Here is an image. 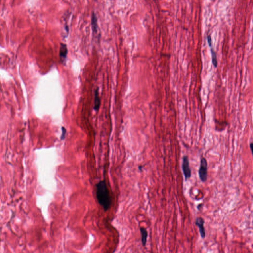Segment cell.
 I'll use <instances>...</instances> for the list:
<instances>
[{
	"mask_svg": "<svg viewBox=\"0 0 253 253\" xmlns=\"http://www.w3.org/2000/svg\"><path fill=\"white\" fill-rule=\"evenodd\" d=\"M96 194L99 204L105 211L110 208L111 200L105 181H99L96 185Z\"/></svg>",
	"mask_w": 253,
	"mask_h": 253,
	"instance_id": "6da1fadb",
	"label": "cell"
},
{
	"mask_svg": "<svg viewBox=\"0 0 253 253\" xmlns=\"http://www.w3.org/2000/svg\"><path fill=\"white\" fill-rule=\"evenodd\" d=\"M198 173L201 181L203 182H206L208 177V163L204 157L201 158Z\"/></svg>",
	"mask_w": 253,
	"mask_h": 253,
	"instance_id": "7a4b0ae2",
	"label": "cell"
},
{
	"mask_svg": "<svg viewBox=\"0 0 253 253\" xmlns=\"http://www.w3.org/2000/svg\"><path fill=\"white\" fill-rule=\"evenodd\" d=\"M182 169L185 180H187L191 176V172L189 167V161L188 156H184L182 159Z\"/></svg>",
	"mask_w": 253,
	"mask_h": 253,
	"instance_id": "3957f363",
	"label": "cell"
},
{
	"mask_svg": "<svg viewBox=\"0 0 253 253\" xmlns=\"http://www.w3.org/2000/svg\"><path fill=\"white\" fill-rule=\"evenodd\" d=\"M68 48L67 45L64 43H61L60 48V61L62 64H64L67 58Z\"/></svg>",
	"mask_w": 253,
	"mask_h": 253,
	"instance_id": "277c9868",
	"label": "cell"
},
{
	"mask_svg": "<svg viewBox=\"0 0 253 253\" xmlns=\"http://www.w3.org/2000/svg\"><path fill=\"white\" fill-rule=\"evenodd\" d=\"M204 220L201 217H198L196 219L195 223L199 229V232L202 238H205L206 236V231L204 227Z\"/></svg>",
	"mask_w": 253,
	"mask_h": 253,
	"instance_id": "5b68a950",
	"label": "cell"
},
{
	"mask_svg": "<svg viewBox=\"0 0 253 253\" xmlns=\"http://www.w3.org/2000/svg\"><path fill=\"white\" fill-rule=\"evenodd\" d=\"M91 24L93 31V33H97V29H98L97 19L96 15L94 12H93L92 15H91Z\"/></svg>",
	"mask_w": 253,
	"mask_h": 253,
	"instance_id": "8992f818",
	"label": "cell"
},
{
	"mask_svg": "<svg viewBox=\"0 0 253 253\" xmlns=\"http://www.w3.org/2000/svg\"><path fill=\"white\" fill-rule=\"evenodd\" d=\"M101 105V99L99 97L98 89H97L95 91V101H94V110L96 111L99 110Z\"/></svg>",
	"mask_w": 253,
	"mask_h": 253,
	"instance_id": "52a82bcc",
	"label": "cell"
},
{
	"mask_svg": "<svg viewBox=\"0 0 253 253\" xmlns=\"http://www.w3.org/2000/svg\"><path fill=\"white\" fill-rule=\"evenodd\" d=\"M140 231L142 235V242L143 246H145L146 243L147 242V236H148V233H147L146 229L144 227H140Z\"/></svg>",
	"mask_w": 253,
	"mask_h": 253,
	"instance_id": "ba28073f",
	"label": "cell"
},
{
	"mask_svg": "<svg viewBox=\"0 0 253 253\" xmlns=\"http://www.w3.org/2000/svg\"><path fill=\"white\" fill-rule=\"evenodd\" d=\"M211 54H212V63L213 64L215 67H217L218 65V61H217V55L214 49L212 48V47H211Z\"/></svg>",
	"mask_w": 253,
	"mask_h": 253,
	"instance_id": "9c48e42d",
	"label": "cell"
},
{
	"mask_svg": "<svg viewBox=\"0 0 253 253\" xmlns=\"http://www.w3.org/2000/svg\"><path fill=\"white\" fill-rule=\"evenodd\" d=\"M62 136H61V139H62V140H64V138H65L66 132V128H65L64 127L62 126Z\"/></svg>",
	"mask_w": 253,
	"mask_h": 253,
	"instance_id": "30bf717a",
	"label": "cell"
},
{
	"mask_svg": "<svg viewBox=\"0 0 253 253\" xmlns=\"http://www.w3.org/2000/svg\"><path fill=\"white\" fill-rule=\"evenodd\" d=\"M207 40H208V42L209 45L210 47H212V39L210 36H208L207 37Z\"/></svg>",
	"mask_w": 253,
	"mask_h": 253,
	"instance_id": "8fae6325",
	"label": "cell"
},
{
	"mask_svg": "<svg viewBox=\"0 0 253 253\" xmlns=\"http://www.w3.org/2000/svg\"><path fill=\"white\" fill-rule=\"evenodd\" d=\"M250 149L251 150L252 154L253 157V143H251L250 144Z\"/></svg>",
	"mask_w": 253,
	"mask_h": 253,
	"instance_id": "7c38bea8",
	"label": "cell"
},
{
	"mask_svg": "<svg viewBox=\"0 0 253 253\" xmlns=\"http://www.w3.org/2000/svg\"></svg>",
	"mask_w": 253,
	"mask_h": 253,
	"instance_id": "4fadbf2b",
	"label": "cell"
}]
</instances>
